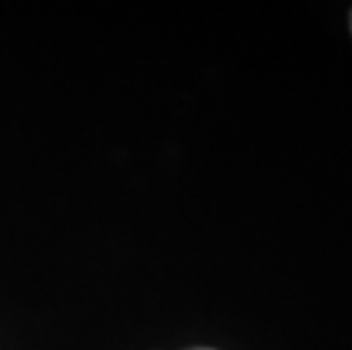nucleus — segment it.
<instances>
[{"label": "nucleus", "mask_w": 352, "mask_h": 350, "mask_svg": "<svg viewBox=\"0 0 352 350\" xmlns=\"http://www.w3.org/2000/svg\"><path fill=\"white\" fill-rule=\"evenodd\" d=\"M196 350H212V348H196Z\"/></svg>", "instance_id": "obj_1"}]
</instances>
